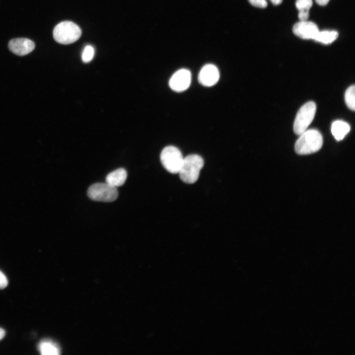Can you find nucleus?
Returning <instances> with one entry per match:
<instances>
[{
    "label": "nucleus",
    "mask_w": 355,
    "mask_h": 355,
    "mask_svg": "<svg viewBox=\"0 0 355 355\" xmlns=\"http://www.w3.org/2000/svg\"><path fill=\"white\" fill-rule=\"evenodd\" d=\"M8 46L11 52L18 56H23L31 52L34 49L35 44L29 39L17 38L10 40Z\"/></svg>",
    "instance_id": "10"
},
{
    "label": "nucleus",
    "mask_w": 355,
    "mask_h": 355,
    "mask_svg": "<svg viewBox=\"0 0 355 355\" xmlns=\"http://www.w3.org/2000/svg\"><path fill=\"white\" fill-rule=\"evenodd\" d=\"M219 78V72L217 68L213 64L205 65L198 74L199 83L204 86L210 87L215 84Z\"/></svg>",
    "instance_id": "9"
},
{
    "label": "nucleus",
    "mask_w": 355,
    "mask_h": 355,
    "mask_svg": "<svg viewBox=\"0 0 355 355\" xmlns=\"http://www.w3.org/2000/svg\"><path fill=\"white\" fill-rule=\"evenodd\" d=\"M94 55V49L91 45H87L85 47L82 54V60L84 63H88L90 62Z\"/></svg>",
    "instance_id": "17"
},
{
    "label": "nucleus",
    "mask_w": 355,
    "mask_h": 355,
    "mask_svg": "<svg viewBox=\"0 0 355 355\" xmlns=\"http://www.w3.org/2000/svg\"><path fill=\"white\" fill-rule=\"evenodd\" d=\"M354 85L349 87L346 91L345 94V101L347 106L351 110L354 111L355 107Z\"/></svg>",
    "instance_id": "16"
},
{
    "label": "nucleus",
    "mask_w": 355,
    "mask_h": 355,
    "mask_svg": "<svg viewBox=\"0 0 355 355\" xmlns=\"http://www.w3.org/2000/svg\"><path fill=\"white\" fill-rule=\"evenodd\" d=\"M88 196L94 201L110 202L115 200L118 195L117 188L107 183H96L88 188Z\"/></svg>",
    "instance_id": "6"
},
{
    "label": "nucleus",
    "mask_w": 355,
    "mask_h": 355,
    "mask_svg": "<svg viewBox=\"0 0 355 355\" xmlns=\"http://www.w3.org/2000/svg\"><path fill=\"white\" fill-rule=\"evenodd\" d=\"M316 112V105L309 102L303 105L298 111L293 124V131L296 135L304 132L313 121Z\"/></svg>",
    "instance_id": "4"
},
{
    "label": "nucleus",
    "mask_w": 355,
    "mask_h": 355,
    "mask_svg": "<svg viewBox=\"0 0 355 355\" xmlns=\"http://www.w3.org/2000/svg\"><path fill=\"white\" fill-rule=\"evenodd\" d=\"M5 332L4 329L0 328V340H1L5 336Z\"/></svg>",
    "instance_id": "21"
},
{
    "label": "nucleus",
    "mask_w": 355,
    "mask_h": 355,
    "mask_svg": "<svg viewBox=\"0 0 355 355\" xmlns=\"http://www.w3.org/2000/svg\"><path fill=\"white\" fill-rule=\"evenodd\" d=\"M338 35V32L335 31H319L314 40L323 44H328L335 40Z\"/></svg>",
    "instance_id": "15"
},
{
    "label": "nucleus",
    "mask_w": 355,
    "mask_h": 355,
    "mask_svg": "<svg viewBox=\"0 0 355 355\" xmlns=\"http://www.w3.org/2000/svg\"><path fill=\"white\" fill-rule=\"evenodd\" d=\"M313 5L312 0H297L295 6L299 10L298 18L301 21H305L309 16V9Z\"/></svg>",
    "instance_id": "14"
},
{
    "label": "nucleus",
    "mask_w": 355,
    "mask_h": 355,
    "mask_svg": "<svg viewBox=\"0 0 355 355\" xmlns=\"http://www.w3.org/2000/svg\"><path fill=\"white\" fill-rule=\"evenodd\" d=\"M293 33L297 36L305 39H315L319 30L317 25L311 21H301L292 28Z\"/></svg>",
    "instance_id": "8"
},
{
    "label": "nucleus",
    "mask_w": 355,
    "mask_h": 355,
    "mask_svg": "<svg viewBox=\"0 0 355 355\" xmlns=\"http://www.w3.org/2000/svg\"><path fill=\"white\" fill-rule=\"evenodd\" d=\"M270 1L274 5H279L282 2L283 0H270Z\"/></svg>",
    "instance_id": "22"
},
{
    "label": "nucleus",
    "mask_w": 355,
    "mask_h": 355,
    "mask_svg": "<svg viewBox=\"0 0 355 355\" xmlns=\"http://www.w3.org/2000/svg\"><path fill=\"white\" fill-rule=\"evenodd\" d=\"M161 163L165 169L172 174H178L180 169L183 157L180 151L174 146H167L160 154Z\"/></svg>",
    "instance_id": "5"
},
{
    "label": "nucleus",
    "mask_w": 355,
    "mask_h": 355,
    "mask_svg": "<svg viewBox=\"0 0 355 355\" xmlns=\"http://www.w3.org/2000/svg\"><path fill=\"white\" fill-rule=\"evenodd\" d=\"M253 6L259 8H265L267 6L266 0H248Z\"/></svg>",
    "instance_id": "18"
},
{
    "label": "nucleus",
    "mask_w": 355,
    "mask_h": 355,
    "mask_svg": "<svg viewBox=\"0 0 355 355\" xmlns=\"http://www.w3.org/2000/svg\"><path fill=\"white\" fill-rule=\"evenodd\" d=\"M191 80L190 71L185 69L177 71L171 77L169 86L171 89L180 92L186 90L190 86Z\"/></svg>",
    "instance_id": "7"
},
{
    "label": "nucleus",
    "mask_w": 355,
    "mask_h": 355,
    "mask_svg": "<svg viewBox=\"0 0 355 355\" xmlns=\"http://www.w3.org/2000/svg\"><path fill=\"white\" fill-rule=\"evenodd\" d=\"M350 130V127L349 125L342 120L335 121L331 125V133L335 139L338 141L343 140Z\"/></svg>",
    "instance_id": "12"
},
{
    "label": "nucleus",
    "mask_w": 355,
    "mask_h": 355,
    "mask_svg": "<svg viewBox=\"0 0 355 355\" xmlns=\"http://www.w3.org/2000/svg\"><path fill=\"white\" fill-rule=\"evenodd\" d=\"M322 144V135L318 130H306L296 141L294 149L298 154H309L319 151Z\"/></svg>",
    "instance_id": "1"
},
{
    "label": "nucleus",
    "mask_w": 355,
    "mask_h": 355,
    "mask_svg": "<svg viewBox=\"0 0 355 355\" xmlns=\"http://www.w3.org/2000/svg\"><path fill=\"white\" fill-rule=\"evenodd\" d=\"M8 284V280L5 275L0 271V289L5 288Z\"/></svg>",
    "instance_id": "19"
},
{
    "label": "nucleus",
    "mask_w": 355,
    "mask_h": 355,
    "mask_svg": "<svg viewBox=\"0 0 355 355\" xmlns=\"http://www.w3.org/2000/svg\"><path fill=\"white\" fill-rule=\"evenodd\" d=\"M329 0H316V2L321 6H324L326 5L329 2Z\"/></svg>",
    "instance_id": "20"
},
{
    "label": "nucleus",
    "mask_w": 355,
    "mask_h": 355,
    "mask_svg": "<svg viewBox=\"0 0 355 355\" xmlns=\"http://www.w3.org/2000/svg\"><path fill=\"white\" fill-rule=\"evenodd\" d=\"M38 349L42 355H57L60 353L59 346L49 340H43L38 345Z\"/></svg>",
    "instance_id": "13"
},
{
    "label": "nucleus",
    "mask_w": 355,
    "mask_h": 355,
    "mask_svg": "<svg viewBox=\"0 0 355 355\" xmlns=\"http://www.w3.org/2000/svg\"><path fill=\"white\" fill-rule=\"evenodd\" d=\"M204 164L203 159L197 154H190L183 158L178 173L181 180L188 184L195 183L198 179Z\"/></svg>",
    "instance_id": "2"
},
{
    "label": "nucleus",
    "mask_w": 355,
    "mask_h": 355,
    "mask_svg": "<svg viewBox=\"0 0 355 355\" xmlns=\"http://www.w3.org/2000/svg\"><path fill=\"white\" fill-rule=\"evenodd\" d=\"M127 177L126 171L123 168H119L107 175L106 178V183L117 188L125 183Z\"/></svg>",
    "instance_id": "11"
},
{
    "label": "nucleus",
    "mask_w": 355,
    "mask_h": 355,
    "mask_svg": "<svg viewBox=\"0 0 355 355\" xmlns=\"http://www.w3.org/2000/svg\"><path fill=\"white\" fill-rule=\"evenodd\" d=\"M81 30L74 23L65 21L58 24L53 31L55 40L62 44H69L77 40L81 35Z\"/></svg>",
    "instance_id": "3"
}]
</instances>
